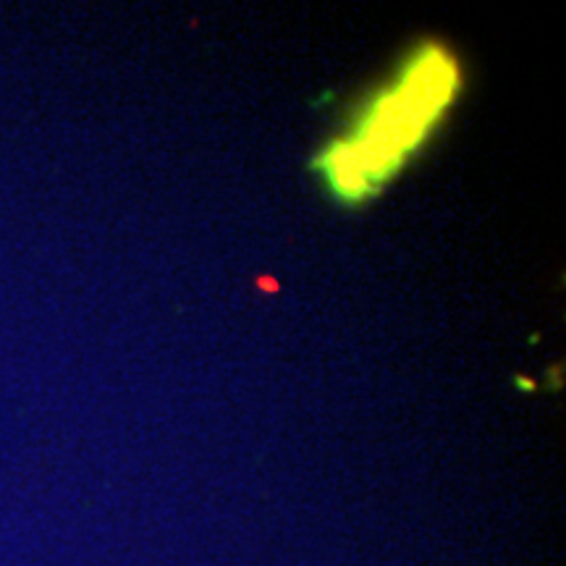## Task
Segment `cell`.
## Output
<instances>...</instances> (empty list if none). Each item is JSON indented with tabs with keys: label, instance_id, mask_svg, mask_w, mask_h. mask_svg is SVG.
<instances>
[{
	"label": "cell",
	"instance_id": "6da1fadb",
	"mask_svg": "<svg viewBox=\"0 0 566 566\" xmlns=\"http://www.w3.org/2000/svg\"><path fill=\"white\" fill-rule=\"evenodd\" d=\"M454 89L451 58L441 50H428L417 58L404 82L370 108L354 142H341L323 157L333 189L346 199H359L383 184L428 137Z\"/></svg>",
	"mask_w": 566,
	"mask_h": 566
}]
</instances>
